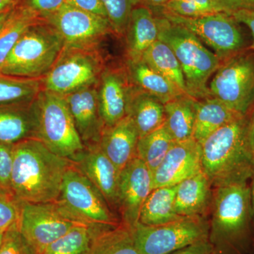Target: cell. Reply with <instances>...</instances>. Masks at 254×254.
<instances>
[{
	"mask_svg": "<svg viewBox=\"0 0 254 254\" xmlns=\"http://www.w3.org/2000/svg\"><path fill=\"white\" fill-rule=\"evenodd\" d=\"M208 240L213 254H254L250 181L212 187Z\"/></svg>",
	"mask_w": 254,
	"mask_h": 254,
	"instance_id": "cell-1",
	"label": "cell"
},
{
	"mask_svg": "<svg viewBox=\"0 0 254 254\" xmlns=\"http://www.w3.org/2000/svg\"><path fill=\"white\" fill-rule=\"evenodd\" d=\"M13 152L11 190L16 198L29 203L58 200L72 162L55 154L37 138L14 144Z\"/></svg>",
	"mask_w": 254,
	"mask_h": 254,
	"instance_id": "cell-2",
	"label": "cell"
},
{
	"mask_svg": "<svg viewBox=\"0 0 254 254\" xmlns=\"http://www.w3.org/2000/svg\"><path fill=\"white\" fill-rule=\"evenodd\" d=\"M201 146L202 171L212 187L251 181L254 151L250 137V117H241L209 136Z\"/></svg>",
	"mask_w": 254,
	"mask_h": 254,
	"instance_id": "cell-3",
	"label": "cell"
},
{
	"mask_svg": "<svg viewBox=\"0 0 254 254\" xmlns=\"http://www.w3.org/2000/svg\"><path fill=\"white\" fill-rule=\"evenodd\" d=\"M155 16L158 39L170 47L181 65L188 95L196 100L210 97L209 78L220 67L221 60L203 46L192 32L172 23L162 15Z\"/></svg>",
	"mask_w": 254,
	"mask_h": 254,
	"instance_id": "cell-4",
	"label": "cell"
},
{
	"mask_svg": "<svg viewBox=\"0 0 254 254\" xmlns=\"http://www.w3.org/2000/svg\"><path fill=\"white\" fill-rule=\"evenodd\" d=\"M64 48V41L46 21L31 26L18 40L0 68V73L15 77L43 78Z\"/></svg>",
	"mask_w": 254,
	"mask_h": 254,
	"instance_id": "cell-5",
	"label": "cell"
},
{
	"mask_svg": "<svg viewBox=\"0 0 254 254\" xmlns=\"http://www.w3.org/2000/svg\"><path fill=\"white\" fill-rule=\"evenodd\" d=\"M38 139L62 158L75 161L85 145L64 97L43 89L36 98Z\"/></svg>",
	"mask_w": 254,
	"mask_h": 254,
	"instance_id": "cell-6",
	"label": "cell"
},
{
	"mask_svg": "<svg viewBox=\"0 0 254 254\" xmlns=\"http://www.w3.org/2000/svg\"><path fill=\"white\" fill-rule=\"evenodd\" d=\"M210 97L247 116L254 105V52H240L221 63L208 85Z\"/></svg>",
	"mask_w": 254,
	"mask_h": 254,
	"instance_id": "cell-7",
	"label": "cell"
},
{
	"mask_svg": "<svg viewBox=\"0 0 254 254\" xmlns=\"http://www.w3.org/2000/svg\"><path fill=\"white\" fill-rule=\"evenodd\" d=\"M208 217H185L158 226L138 222L131 229L133 242L141 254H171L208 237Z\"/></svg>",
	"mask_w": 254,
	"mask_h": 254,
	"instance_id": "cell-8",
	"label": "cell"
},
{
	"mask_svg": "<svg viewBox=\"0 0 254 254\" xmlns=\"http://www.w3.org/2000/svg\"><path fill=\"white\" fill-rule=\"evenodd\" d=\"M96 49L64 48L60 58L43 78V89L65 96L81 88L98 85L104 69Z\"/></svg>",
	"mask_w": 254,
	"mask_h": 254,
	"instance_id": "cell-9",
	"label": "cell"
},
{
	"mask_svg": "<svg viewBox=\"0 0 254 254\" xmlns=\"http://www.w3.org/2000/svg\"><path fill=\"white\" fill-rule=\"evenodd\" d=\"M83 224L87 223L70 213L58 200L48 203L21 201L18 229L39 254L73 227Z\"/></svg>",
	"mask_w": 254,
	"mask_h": 254,
	"instance_id": "cell-10",
	"label": "cell"
},
{
	"mask_svg": "<svg viewBox=\"0 0 254 254\" xmlns=\"http://www.w3.org/2000/svg\"><path fill=\"white\" fill-rule=\"evenodd\" d=\"M58 200L87 224L117 226L121 223L101 192L73 164L64 177Z\"/></svg>",
	"mask_w": 254,
	"mask_h": 254,
	"instance_id": "cell-11",
	"label": "cell"
},
{
	"mask_svg": "<svg viewBox=\"0 0 254 254\" xmlns=\"http://www.w3.org/2000/svg\"><path fill=\"white\" fill-rule=\"evenodd\" d=\"M160 14L192 32L215 51L221 62L243 51L245 41L239 23L232 15L218 12L196 18H187L166 12Z\"/></svg>",
	"mask_w": 254,
	"mask_h": 254,
	"instance_id": "cell-12",
	"label": "cell"
},
{
	"mask_svg": "<svg viewBox=\"0 0 254 254\" xmlns=\"http://www.w3.org/2000/svg\"><path fill=\"white\" fill-rule=\"evenodd\" d=\"M46 21L60 33L65 48L96 49L100 41L114 32L108 18L67 2Z\"/></svg>",
	"mask_w": 254,
	"mask_h": 254,
	"instance_id": "cell-13",
	"label": "cell"
},
{
	"mask_svg": "<svg viewBox=\"0 0 254 254\" xmlns=\"http://www.w3.org/2000/svg\"><path fill=\"white\" fill-rule=\"evenodd\" d=\"M153 190V173L140 159L133 158L119 177L117 210L122 223L131 229L138 223L142 206Z\"/></svg>",
	"mask_w": 254,
	"mask_h": 254,
	"instance_id": "cell-14",
	"label": "cell"
},
{
	"mask_svg": "<svg viewBox=\"0 0 254 254\" xmlns=\"http://www.w3.org/2000/svg\"><path fill=\"white\" fill-rule=\"evenodd\" d=\"M202 172L201 146L193 138L176 142L153 173V190L173 187Z\"/></svg>",
	"mask_w": 254,
	"mask_h": 254,
	"instance_id": "cell-15",
	"label": "cell"
},
{
	"mask_svg": "<svg viewBox=\"0 0 254 254\" xmlns=\"http://www.w3.org/2000/svg\"><path fill=\"white\" fill-rule=\"evenodd\" d=\"M98 86L86 87L64 96L85 147L99 144L105 129L100 112Z\"/></svg>",
	"mask_w": 254,
	"mask_h": 254,
	"instance_id": "cell-16",
	"label": "cell"
},
{
	"mask_svg": "<svg viewBox=\"0 0 254 254\" xmlns=\"http://www.w3.org/2000/svg\"><path fill=\"white\" fill-rule=\"evenodd\" d=\"M131 88L127 70L103 69L98 92L100 115L105 127L113 126L127 116Z\"/></svg>",
	"mask_w": 254,
	"mask_h": 254,
	"instance_id": "cell-17",
	"label": "cell"
},
{
	"mask_svg": "<svg viewBox=\"0 0 254 254\" xmlns=\"http://www.w3.org/2000/svg\"><path fill=\"white\" fill-rule=\"evenodd\" d=\"M73 164L101 192L111 208L117 210L120 171L103 153L99 144L85 147Z\"/></svg>",
	"mask_w": 254,
	"mask_h": 254,
	"instance_id": "cell-18",
	"label": "cell"
},
{
	"mask_svg": "<svg viewBox=\"0 0 254 254\" xmlns=\"http://www.w3.org/2000/svg\"><path fill=\"white\" fill-rule=\"evenodd\" d=\"M36 98L31 101L0 105L1 143L14 145L30 138L38 139Z\"/></svg>",
	"mask_w": 254,
	"mask_h": 254,
	"instance_id": "cell-19",
	"label": "cell"
},
{
	"mask_svg": "<svg viewBox=\"0 0 254 254\" xmlns=\"http://www.w3.org/2000/svg\"><path fill=\"white\" fill-rule=\"evenodd\" d=\"M139 134L132 119L127 115L113 126L105 127L99 145L120 171L136 158Z\"/></svg>",
	"mask_w": 254,
	"mask_h": 254,
	"instance_id": "cell-20",
	"label": "cell"
},
{
	"mask_svg": "<svg viewBox=\"0 0 254 254\" xmlns=\"http://www.w3.org/2000/svg\"><path fill=\"white\" fill-rule=\"evenodd\" d=\"M211 200V183L203 171L177 185L175 210L182 217H207Z\"/></svg>",
	"mask_w": 254,
	"mask_h": 254,
	"instance_id": "cell-21",
	"label": "cell"
},
{
	"mask_svg": "<svg viewBox=\"0 0 254 254\" xmlns=\"http://www.w3.org/2000/svg\"><path fill=\"white\" fill-rule=\"evenodd\" d=\"M125 34L128 59L142 58L143 53L158 40V23L153 10L144 5L135 6Z\"/></svg>",
	"mask_w": 254,
	"mask_h": 254,
	"instance_id": "cell-22",
	"label": "cell"
},
{
	"mask_svg": "<svg viewBox=\"0 0 254 254\" xmlns=\"http://www.w3.org/2000/svg\"><path fill=\"white\" fill-rule=\"evenodd\" d=\"M127 115L136 125L140 138L165 124V105L154 95L131 83Z\"/></svg>",
	"mask_w": 254,
	"mask_h": 254,
	"instance_id": "cell-23",
	"label": "cell"
},
{
	"mask_svg": "<svg viewBox=\"0 0 254 254\" xmlns=\"http://www.w3.org/2000/svg\"><path fill=\"white\" fill-rule=\"evenodd\" d=\"M126 70L132 84L154 95L164 105L170 100L186 95L167 78L150 67L142 58L136 60L128 58Z\"/></svg>",
	"mask_w": 254,
	"mask_h": 254,
	"instance_id": "cell-24",
	"label": "cell"
},
{
	"mask_svg": "<svg viewBox=\"0 0 254 254\" xmlns=\"http://www.w3.org/2000/svg\"><path fill=\"white\" fill-rule=\"evenodd\" d=\"M241 117L244 116L213 97L197 100L193 138L201 144L214 132Z\"/></svg>",
	"mask_w": 254,
	"mask_h": 254,
	"instance_id": "cell-25",
	"label": "cell"
},
{
	"mask_svg": "<svg viewBox=\"0 0 254 254\" xmlns=\"http://www.w3.org/2000/svg\"><path fill=\"white\" fill-rule=\"evenodd\" d=\"M177 185L154 189L146 198L138 222L147 226H158L185 218L175 210Z\"/></svg>",
	"mask_w": 254,
	"mask_h": 254,
	"instance_id": "cell-26",
	"label": "cell"
},
{
	"mask_svg": "<svg viewBox=\"0 0 254 254\" xmlns=\"http://www.w3.org/2000/svg\"><path fill=\"white\" fill-rule=\"evenodd\" d=\"M197 100L184 95L165 103V125L174 141L193 138Z\"/></svg>",
	"mask_w": 254,
	"mask_h": 254,
	"instance_id": "cell-27",
	"label": "cell"
},
{
	"mask_svg": "<svg viewBox=\"0 0 254 254\" xmlns=\"http://www.w3.org/2000/svg\"><path fill=\"white\" fill-rule=\"evenodd\" d=\"M142 59L182 93L188 95L181 65L173 50L166 43L158 39L143 53Z\"/></svg>",
	"mask_w": 254,
	"mask_h": 254,
	"instance_id": "cell-28",
	"label": "cell"
},
{
	"mask_svg": "<svg viewBox=\"0 0 254 254\" xmlns=\"http://www.w3.org/2000/svg\"><path fill=\"white\" fill-rule=\"evenodd\" d=\"M113 227L115 226L91 224L77 225L50 244L41 254H85L100 234Z\"/></svg>",
	"mask_w": 254,
	"mask_h": 254,
	"instance_id": "cell-29",
	"label": "cell"
},
{
	"mask_svg": "<svg viewBox=\"0 0 254 254\" xmlns=\"http://www.w3.org/2000/svg\"><path fill=\"white\" fill-rule=\"evenodd\" d=\"M43 20L18 4L0 29V68L15 45L28 28Z\"/></svg>",
	"mask_w": 254,
	"mask_h": 254,
	"instance_id": "cell-30",
	"label": "cell"
},
{
	"mask_svg": "<svg viewBox=\"0 0 254 254\" xmlns=\"http://www.w3.org/2000/svg\"><path fill=\"white\" fill-rule=\"evenodd\" d=\"M85 254H141L133 242L131 229L121 222L100 234Z\"/></svg>",
	"mask_w": 254,
	"mask_h": 254,
	"instance_id": "cell-31",
	"label": "cell"
},
{
	"mask_svg": "<svg viewBox=\"0 0 254 254\" xmlns=\"http://www.w3.org/2000/svg\"><path fill=\"white\" fill-rule=\"evenodd\" d=\"M174 143L173 137L164 124L158 129L138 139L136 157L153 173L163 162Z\"/></svg>",
	"mask_w": 254,
	"mask_h": 254,
	"instance_id": "cell-32",
	"label": "cell"
},
{
	"mask_svg": "<svg viewBox=\"0 0 254 254\" xmlns=\"http://www.w3.org/2000/svg\"><path fill=\"white\" fill-rule=\"evenodd\" d=\"M43 88V78L15 77L0 73V105L31 101Z\"/></svg>",
	"mask_w": 254,
	"mask_h": 254,
	"instance_id": "cell-33",
	"label": "cell"
},
{
	"mask_svg": "<svg viewBox=\"0 0 254 254\" xmlns=\"http://www.w3.org/2000/svg\"><path fill=\"white\" fill-rule=\"evenodd\" d=\"M106 10L114 33L125 34L132 10L139 3L138 0H100Z\"/></svg>",
	"mask_w": 254,
	"mask_h": 254,
	"instance_id": "cell-34",
	"label": "cell"
},
{
	"mask_svg": "<svg viewBox=\"0 0 254 254\" xmlns=\"http://www.w3.org/2000/svg\"><path fill=\"white\" fill-rule=\"evenodd\" d=\"M21 201L11 190L0 189V230H6L17 223Z\"/></svg>",
	"mask_w": 254,
	"mask_h": 254,
	"instance_id": "cell-35",
	"label": "cell"
},
{
	"mask_svg": "<svg viewBox=\"0 0 254 254\" xmlns=\"http://www.w3.org/2000/svg\"><path fill=\"white\" fill-rule=\"evenodd\" d=\"M0 254H39L19 231L17 223L4 232Z\"/></svg>",
	"mask_w": 254,
	"mask_h": 254,
	"instance_id": "cell-36",
	"label": "cell"
},
{
	"mask_svg": "<svg viewBox=\"0 0 254 254\" xmlns=\"http://www.w3.org/2000/svg\"><path fill=\"white\" fill-rule=\"evenodd\" d=\"M67 0H21L20 5L39 19L46 21L63 6Z\"/></svg>",
	"mask_w": 254,
	"mask_h": 254,
	"instance_id": "cell-37",
	"label": "cell"
},
{
	"mask_svg": "<svg viewBox=\"0 0 254 254\" xmlns=\"http://www.w3.org/2000/svg\"><path fill=\"white\" fill-rule=\"evenodd\" d=\"M158 8L170 14L187 18L200 17L212 14L198 4L187 0H169L163 6Z\"/></svg>",
	"mask_w": 254,
	"mask_h": 254,
	"instance_id": "cell-38",
	"label": "cell"
},
{
	"mask_svg": "<svg viewBox=\"0 0 254 254\" xmlns=\"http://www.w3.org/2000/svg\"><path fill=\"white\" fill-rule=\"evenodd\" d=\"M14 145L0 142V189L11 190Z\"/></svg>",
	"mask_w": 254,
	"mask_h": 254,
	"instance_id": "cell-39",
	"label": "cell"
},
{
	"mask_svg": "<svg viewBox=\"0 0 254 254\" xmlns=\"http://www.w3.org/2000/svg\"><path fill=\"white\" fill-rule=\"evenodd\" d=\"M219 12L232 15L241 10L254 11V0H213Z\"/></svg>",
	"mask_w": 254,
	"mask_h": 254,
	"instance_id": "cell-40",
	"label": "cell"
},
{
	"mask_svg": "<svg viewBox=\"0 0 254 254\" xmlns=\"http://www.w3.org/2000/svg\"><path fill=\"white\" fill-rule=\"evenodd\" d=\"M67 3L88 12L108 18L106 10L100 0H67Z\"/></svg>",
	"mask_w": 254,
	"mask_h": 254,
	"instance_id": "cell-41",
	"label": "cell"
},
{
	"mask_svg": "<svg viewBox=\"0 0 254 254\" xmlns=\"http://www.w3.org/2000/svg\"><path fill=\"white\" fill-rule=\"evenodd\" d=\"M171 254H213V250L207 239L184 247Z\"/></svg>",
	"mask_w": 254,
	"mask_h": 254,
	"instance_id": "cell-42",
	"label": "cell"
},
{
	"mask_svg": "<svg viewBox=\"0 0 254 254\" xmlns=\"http://www.w3.org/2000/svg\"><path fill=\"white\" fill-rule=\"evenodd\" d=\"M232 16L236 19L237 22L245 25L252 33L253 37V48L254 50V11L241 10L233 13Z\"/></svg>",
	"mask_w": 254,
	"mask_h": 254,
	"instance_id": "cell-43",
	"label": "cell"
},
{
	"mask_svg": "<svg viewBox=\"0 0 254 254\" xmlns=\"http://www.w3.org/2000/svg\"><path fill=\"white\" fill-rule=\"evenodd\" d=\"M187 1H191V2L198 4L200 7L207 10L210 14L219 12L213 0H187Z\"/></svg>",
	"mask_w": 254,
	"mask_h": 254,
	"instance_id": "cell-44",
	"label": "cell"
},
{
	"mask_svg": "<svg viewBox=\"0 0 254 254\" xmlns=\"http://www.w3.org/2000/svg\"><path fill=\"white\" fill-rule=\"evenodd\" d=\"M21 1V0H0V12L14 9Z\"/></svg>",
	"mask_w": 254,
	"mask_h": 254,
	"instance_id": "cell-45",
	"label": "cell"
},
{
	"mask_svg": "<svg viewBox=\"0 0 254 254\" xmlns=\"http://www.w3.org/2000/svg\"><path fill=\"white\" fill-rule=\"evenodd\" d=\"M139 3H142L144 6H148L150 9L162 7L166 4L169 0H138Z\"/></svg>",
	"mask_w": 254,
	"mask_h": 254,
	"instance_id": "cell-46",
	"label": "cell"
},
{
	"mask_svg": "<svg viewBox=\"0 0 254 254\" xmlns=\"http://www.w3.org/2000/svg\"><path fill=\"white\" fill-rule=\"evenodd\" d=\"M250 137L252 147L254 146V110L253 113L250 117Z\"/></svg>",
	"mask_w": 254,
	"mask_h": 254,
	"instance_id": "cell-47",
	"label": "cell"
},
{
	"mask_svg": "<svg viewBox=\"0 0 254 254\" xmlns=\"http://www.w3.org/2000/svg\"><path fill=\"white\" fill-rule=\"evenodd\" d=\"M13 10L14 9L6 10V11H2V12H0V29L4 26V23L9 17Z\"/></svg>",
	"mask_w": 254,
	"mask_h": 254,
	"instance_id": "cell-48",
	"label": "cell"
},
{
	"mask_svg": "<svg viewBox=\"0 0 254 254\" xmlns=\"http://www.w3.org/2000/svg\"><path fill=\"white\" fill-rule=\"evenodd\" d=\"M251 199H252V210H253L254 220V169L253 175L251 179Z\"/></svg>",
	"mask_w": 254,
	"mask_h": 254,
	"instance_id": "cell-49",
	"label": "cell"
},
{
	"mask_svg": "<svg viewBox=\"0 0 254 254\" xmlns=\"http://www.w3.org/2000/svg\"><path fill=\"white\" fill-rule=\"evenodd\" d=\"M4 230H0V247H1V243H2L3 237H4Z\"/></svg>",
	"mask_w": 254,
	"mask_h": 254,
	"instance_id": "cell-50",
	"label": "cell"
},
{
	"mask_svg": "<svg viewBox=\"0 0 254 254\" xmlns=\"http://www.w3.org/2000/svg\"></svg>",
	"mask_w": 254,
	"mask_h": 254,
	"instance_id": "cell-51",
	"label": "cell"
}]
</instances>
